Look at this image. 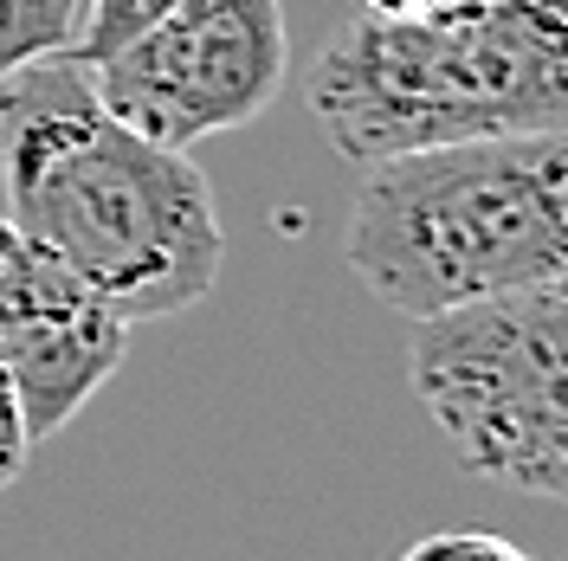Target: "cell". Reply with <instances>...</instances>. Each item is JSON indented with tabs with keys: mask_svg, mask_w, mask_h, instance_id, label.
Segmentation results:
<instances>
[{
	"mask_svg": "<svg viewBox=\"0 0 568 561\" xmlns=\"http://www.w3.org/2000/svg\"><path fill=\"white\" fill-rule=\"evenodd\" d=\"M78 27H84V0H0V78L39 59H71Z\"/></svg>",
	"mask_w": 568,
	"mask_h": 561,
	"instance_id": "cell-7",
	"label": "cell"
},
{
	"mask_svg": "<svg viewBox=\"0 0 568 561\" xmlns=\"http://www.w3.org/2000/svg\"><path fill=\"white\" fill-rule=\"evenodd\" d=\"M400 561H530L510 536H491V529H439V536H420Z\"/></svg>",
	"mask_w": 568,
	"mask_h": 561,
	"instance_id": "cell-9",
	"label": "cell"
},
{
	"mask_svg": "<svg viewBox=\"0 0 568 561\" xmlns=\"http://www.w3.org/2000/svg\"><path fill=\"white\" fill-rule=\"evenodd\" d=\"M343 258L355 284L407 323L568 278V130L368 162Z\"/></svg>",
	"mask_w": 568,
	"mask_h": 561,
	"instance_id": "cell-3",
	"label": "cell"
},
{
	"mask_svg": "<svg viewBox=\"0 0 568 561\" xmlns=\"http://www.w3.org/2000/svg\"><path fill=\"white\" fill-rule=\"evenodd\" d=\"M169 7H175V0H84V27H78L71 59H78V65H98L116 45H130L149 20H162Z\"/></svg>",
	"mask_w": 568,
	"mask_h": 561,
	"instance_id": "cell-8",
	"label": "cell"
},
{
	"mask_svg": "<svg viewBox=\"0 0 568 561\" xmlns=\"http://www.w3.org/2000/svg\"><path fill=\"white\" fill-rule=\"evenodd\" d=\"M130 329L136 323H123L91 284L20 239L0 213V355L13 368L33 446L98 400V387L130 355Z\"/></svg>",
	"mask_w": 568,
	"mask_h": 561,
	"instance_id": "cell-6",
	"label": "cell"
},
{
	"mask_svg": "<svg viewBox=\"0 0 568 561\" xmlns=\"http://www.w3.org/2000/svg\"><path fill=\"white\" fill-rule=\"evenodd\" d=\"M0 213L123 323L194 310L226 265L207 175L110 116L78 59L0 78Z\"/></svg>",
	"mask_w": 568,
	"mask_h": 561,
	"instance_id": "cell-1",
	"label": "cell"
},
{
	"mask_svg": "<svg viewBox=\"0 0 568 561\" xmlns=\"http://www.w3.org/2000/svg\"><path fill=\"white\" fill-rule=\"evenodd\" d=\"M407 381L465 471L568 503V278L414 323Z\"/></svg>",
	"mask_w": 568,
	"mask_h": 561,
	"instance_id": "cell-4",
	"label": "cell"
},
{
	"mask_svg": "<svg viewBox=\"0 0 568 561\" xmlns=\"http://www.w3.org/2000/svg\"><path fill=\"white\" fill-rule=\"evenodd\" d=\"M33 458V432H27V407H20V387H13V368L0 355V491L27 471Z\"/></svg>",
	"mask_w": 568,
	"mask_h": 561,
	"instance_id": "cell-10",
	"label": "cell"
},
{
	"mask_svg": "<svg viewBox=\"0 0 568 561\" xmlns=\"http://www.w3.org/2000/svg\"><path fill=\"white\" fill-rule=\"evenodd\" d=\"M84 71L110 116L149 142L194 149L278 104L291 78L284 0H175L130 45Z\"/></svg>",
	"mask_w": 568,
	"mask_h": 561,
	"instance_id": "cell-5",
	"label": "cell"
},
{
	"mask_svg": "<svg viewBox=\"0 0 568 561\" xmlns=\"http://www.w3.org/2000/svg\"><path fill=\"white\" fill-rule=\"evenodd\" d=\"M304 98L355 169L439 142L568 130V0L355 13L323 39Z\"/></svg>",
	"mask_w": 568,
	"mask_h": 561,
	"instance_id": "cell-2",
	"label": "cell"
},
{
	"mask_svg": "<svg viewBox=\"0 0 568 561\" xmlns=\"http://www.w3.org/2000/svg\"><path fill=\"white\" fill-rule=\"evenodd\" d=\"M439 7H459V0H362V13H439Z\"/></svg>",
	"mask_w": 568,
	"mask_h": 561,
	"instance_id": "cell-11",
	"label": "cell"
}]
</instances>
